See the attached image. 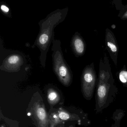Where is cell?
<instances>
[{"label": "cell", "instance_id": "6da1fadb", "mask_svg": "<svg viewBox=\"0 0 127 127\" xmlns=\"http://www.w3.org/2000/svg\"><path fill=\"white\" fill-rule=\"evenodd\" d=\"M118 92L106 53L100 59L99 73L95 93L96 113L101 112L108 107L115 99Z\"/></svg>", "mask_w": 127, "mask_h": 127}, {"label": "cell", "instance_id": "7a4b0ae2", "mask_svg": "<svg viewBox=\"0 0 127 127\" xmlns=\"http://www.w3.org/2000/svg\"><path fill=\"white\" fill-rule=\"evenodd\" d=\"M52 43V57L54 72L63 85L69 86L72 83V73L63 58L60 41L54 39Z\"/></svg>", "mask_w": 127, "mask_h": 127}, {"label": "cell", "instance_id": "3957f363", "mask_svg": "<svg viewBox=\"0 0 127 127\" xmlns=\"http://www.w3.org/2000/svg\"><path fill=\"white\" fill-rule=\"evenodd\" d=\"M97 78L93 63L86 66L82 73L81 89L83 95L87 100L92 99L97 84Z\"/></svg>", "mask_w": 127, "mask_h": 127}, {"label": "cell", "instance_id": "277c9868", "mask_svg": "<svg viewBox=\"0 0 127 127\" xmlns=\"http://www.w3.org/2000/svg\"><path fill=\"white\" fill-rule=\"evenodd\" d=\"M105 44L106 49L109 52L110 58L117 66L119 48L114 33L108 28L106 30Z\"/></svg>", "mask_w": 127, "mask_h": 127}, {"label": "cell", "instance_id": "5b68a950", "mask_svg": "<svg viewBox=\"0 0 127 127\" xmlns=\"http://www.w3.org/2000/svg\"><path fill=\"white\" fill-rule=\"evenodd\" d=\"M24 63L22 57L19 54H12L7 57L0 66L1 70L8 72H17Z\"/></svg>", "mask_w": 127, "mask_h": 127}, {"label": "cell", "instance_id": "8992f818", "mask_svg": "<svg viewBox=\"0 0 127 127\" xmlns=\"http://www.w3.org/2000/svg\"><path fill=\"white\" fill-rule=\"evenodd\" d=\"M72 48L77 57L81 56L85 53L86 45L85 42L78 33H75L72 39Z\"/></svg>", "mask_w": 127, "mask_h": 127}, {"label": "cell", "instance_id": "52a82bcc", "mask_svg": "<svg viewBox=\"0 0 127 127\" xmlns=\"http://www.w3.org/2000/svg\"><path fill=\"white\" fill-rule=\"evenodd\" d=\"M125 115V111L121 109H118L113 115V123L110 127H121V122Z\"/></svg>", "mask_w": 127, "mask_h": 127}, {"label": "cell", "instance_id": "ba28073f", "mask_svg": "<svg viewBox=\"0 0 127 127\" xmlns=\"http://www.w3.org/2000/svg\"><path fill=\"white\" fill-rule=\"evenodd\" d=\"M118 75V79L124 87H127V69L125 65L123 68L119 71Z\"/></svg>", "mask_w": 127, "mask_h": 127}, {"label": "cell", "instance_id": "9c48e42d", "mask_svg": "<svg viewBox=\"0 0 127 127\" xmlns=\"http://www.w3.org/2000/svg\"><path fill=\"white\" fill-rule=\"evenodd\" d=\"M48 91V98L50 101H54L57 99L58 94L57 92L53 88H49Z\"/></svg>", "mask_w": 127, "mask_h": 127}, {"label": "cell", "instance_id": "30bf717a", "mask_svg": "<svg viewBox=\"0 0 127 127\" xmlns=\"http://www.w3.org/2000/svg\"><path fill=\"white\" fill-rule=\"evenodd\" d=\"M118 16L122 20H127V4L124 5V7L119 10Z\"/></svg>", "mask_w": 127, "mask_h": 127}, {"label": "cell", "instance_id": "8fae6325", "mask_svg": "<svg viewBox=\"0 0 127 127\" xmlns=\"http://www.w3.org/2000/svg\"><path fill=\"white\" fill-rule=\"evenodd\" d=\"M37 116L40 120H43L46 116V113L44 109L42 108H40L37 110Z\"/></svg>", "mask_w": 127, "mask_h": 127}, {"label": "cell", "instance_id": "7c38bea8", "mask_svg": "<svg viewBox=\"0 0 127 127\" xmlns=\"http://www.w3.org/2000/svg\"><path fill=\"white\" fill-rule=\"evenodd\" d=\"M113 3L117 10H120L124 7V5L122 3L123 0H112Z\"/></svg>", "mask_w": 127, "mask_h": 127}, {"label": "cell", "instance_id": "4fadbf2b", "mask_svg": "<svg viewBox=\"0 0 127 127\" xmlns=\"http://www.w3.org/2000/svg\"><path fill=\"white\" fill-rule=\"evenodd\" d=\"M59 117L62 120H66L69 119V116L68 113L62 112L59 114Z\"/></svg>", "mask_w": 127, "mask_h": 127}, {"label": "cell", "instance_id": "5bb4252c", "mask_svg": "<svg viewBox=\"0 0 127 127\" xmlns=\"http://www.w3.org/2000/svg\"><path fill=\"white\" fill-rule=\"evenodd\" d=\"M1 9L2 11H4L5 12H7L9 11V8L5 5H1Z\"/></svg>", "mask_w": 127, "mask_h": 127}, {"label": "cell", "instance_id": "9a60e30c", "mask_svg": "<svg viewBox=\"0 0 127 127\" xmlns=\"http://www.w3.org/2000/svg\"><path fill=\"white\" fill-rule=\"evenodd\" d=\"M30 115V113H28V115L29 116V115Z\"/></svg>", "mask_w": 127, "mask_h": 127}]
</instances>
